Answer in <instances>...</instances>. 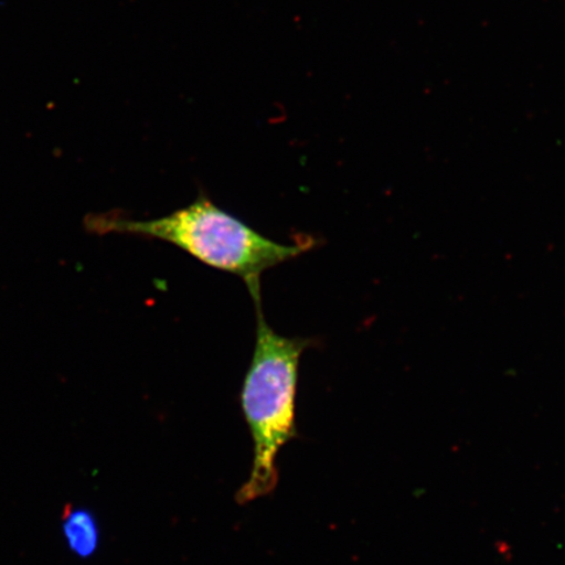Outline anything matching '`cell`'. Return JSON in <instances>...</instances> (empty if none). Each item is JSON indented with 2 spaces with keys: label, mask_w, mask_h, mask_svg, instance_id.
Instances as JSON below:
<instances>
[{
  "label": "cell",
  "mask_w": 565,
  "mask_h": 565,
  "mask_svg": "<svg viewBox=\"0 0 565 565\" xmlns=\"http://www.w3.org/2000/svg\"><path fill=\"white\" fill-rule=\"evenodd\" d=\"M62 530L67 546L82 559L94 556L100 546V527L86 508L67 505L62 514Z\"/></svg>",
  "instance_id": "cell-3"
},
{
  "label": "cell",
  "mask_w": 565,
  "mask_h": 565,
  "mask_svg": "<svg viewBox=\"0 0 565 565\" xmlns=\"http://www.w3.org/2000/svg\"><path fill=\"white\" fill-rule=\"evenodd\" d=\"M90 223L95 231L161 239L204 265L237 275L254 302L263 301L260 277L268 268L298 258L316 245V239L307 236L294 245L274 242L204 195L198 196L185 209L151 221H134L111 214L96 216Z\"/></svg>",
  "instance_id": "cell-1"
},
{
  "label": "cell",
  "mask_w": 565,
  "mask_h": 565,
  "mask_svg": "<svg viewBox=\"0 0 565 565\" xmlns=\"http://www.w3.org/2000/svg\"><path fill=\"white\" fill-rule=\"evenodd\" d=\"M257 338L242 392V408L254 443L249 479L236 494L239 505L266 498L277 489V457L296 436V395L303 351L312 339L288 338L268 327L263 301L254 302Z\"/></svg>",
  "instance_id": "cell-2"
}]
</instances>
